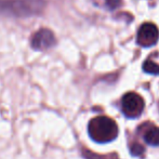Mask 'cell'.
Instances as JSON below:
<instances>
[{
	"instance_id": "cell-7",
	"label": "cell",
	"mask_w": 159,
	"mask_h": 159,
	"mask_svg": "<svg viewBox=\"0 0 159 159\" xmlns=\"http://www.w3.org/2000/svg\"><path fill=\"white\" fill-rule=\"evenodd\" d=\"M96 7L107 9L108 11H114L121 6V0H92Z\"/></svg>"
},
{
	"instance_id": "cell-9",
	"label": "cell",
	"mask_w": 159,
	"mask_h": 159,
	"mask_svg": "<svg viewBox=\"0 0 159 159\" xmlns=\"http://www.w3.org/2000/svg\"><path fill=\"white\" fill-rule=\"evenodd\" d=\"M143 69L145 73L151 74V75H159V65L154 63L151 60H147L143 65Z\"/></svg>"
},
{
	"instance_id": "cell-6",
	"label": "cell",
	"mask_w": 159,
	"mask_h": 159,
	"mask_svg": "<svg viewBox=\"0 0 159 159\" xmlns=\"http://www.w3.org/2000/svg\"><path fill=\"white\" fill-rule=\"evenodd\" d=\"M143 130V140L146 144L151 146H159V127L153 124H148V127L143 128V125L140 126Z\"/></svg>"
},
{
	"instance_id": "cell-4",
	"label": "cell",
	"mask_w": 159,
	"mask_h": 159,
	"mask_svg": "<svg viewBox=\"0 0 159 159\" xmlns=\"http://www.w3.org/2000/svg\"><path fill=\"white\" fill-rule=\"evenodd\" d=\"M57 44V38L52 30L48 28H40L33 35L30 46L36 51H46Z\"/></svg>"
},
{
	"instance_id": "cell-3",
	"label": "cell",
	"mask_w": 159,
	"mask_h": 159,
	"mask_svg": "<svg viewBox=\"0 0 159 159\" xmlns=\"http://www.w3.org/2000/svg\"><path fill=\"white\" fill-rule=\"evenodd\" d=\"M121 111L129 119H136L142 115L145 108L143 98L135 92H128L121 98Z\"/></svg>"
},
{
	"instance_id": "cell-8",
	"label": "cell",
	"mask_w": 159,
	"mask_h": 159,
	"mask_svg": "<svg viewBox=\"0 0 159 159\" xmlns=\"http://www.w3.org/2000/svg\"><path fill=\"white\" fill-rule=\"evenodd\" d=\"M82 156H84L86 159H114L117 158V155L116 154H111L108 156L105 155H96L93 152L88 151V149H82Z\"/></svg>"
},
{
	"instance_id": "cell-5",
	"label": "cell",
	"mask_w": 159,
	"mask_h": 159,
	"mask_svg": "<svg viewBox=\"0 0 159 159\" xmlns=\"http://www.w3.org/2000/svg\"><path fill=\"white\" fill-rule=\"evenodd\" d=\"M159 38V30L153 23H144L140 26L136 36V42L141 47L148 48L156 44Z\"/></svg>"
},
{
	"instance_id": "cell-1",
	"label": "cell",
	"mask_w": 159,
	"mask_h": 159,
	"mask_svg": "<svg viewBox=\"0 0 159 159\" xmlns=\"http://www.w3.org/2000/svg\"><path fill=\"white\" fill-rule=\"evenodd\" d=\"M48 0H0V13L16 17L38 15L44 10Z\"/></svg>"
},
{
	"instance_id": "cell-2",
	"label": "cell",
	"mask_w": 159,
	"mask_h": 159,
	"mask_svg": "<svg viewBox=\"0 0 159 159\" xmlns=\"http://www.w3.org/2000/svg\"><path fill=\"white\" fill-rule=\"evenodd\" d=\"M118 126L107 116H98L89 121L88 133L90 138L98 144H105L114 141L118 135Z\"/></svg>"
},
{
	"instance_id": "cell-10",
	"label": "cell",
	"mask_w": 159,
	"mask_h": 159,
	"mask_svg": "<svg viewBox=\"0 0 159 159\" xmlns=\"http://www.w3.org/2000/svg\"><path fill=\"white\" fill-rule=\"evenodd\" d=\"M130 153H131V155L138 157V156H142L143 154L145 153V148H144V146H142L141 144L135 142L130 145Z\"/></svg>"
}]
</instances>
